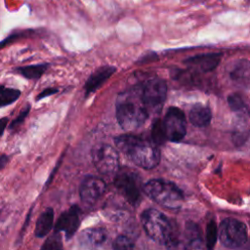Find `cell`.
Here are the masks:
<instances>
[{"mask_svg":"<svg viewBox=\"0 0 250 250\" xmlns=\"http://www.w3.org/2000/svg\"><path fill=\"white\" fill-rule=\"evenodd\" d=\"M222 55L220 53L200 54L185 60V63L191 69L207 72L213 70L220 62Z\"/></svg>","mask_w":250,"mask_h":250,"instance_id":"7c38bea8","label":"cell"},{"mask_svg":"<svg viewBox=\"0 0 250 250\" xmlns=\"http://www.w3.org/2000/svg\"><path fill=\"white\" fill-rule=\"evenodd\" d=\"M41 250H62V236L59 232H54L43 243Z\"/></svg>","mask_w":250,"mask_h":250,"instance_id":"603a6c76","label":"cell"},{"mask_svg":"<svg viewBox=\"0 0 250 250\" xmlns=\"http://www.w3.org/2000/svg\"><path fill=\"white\" fill-rule=\"evenodd\" d=\"M48 67L47 63H40V64H32L20 67L18 70L19 72L27 79H38L41 75L46 71Z\"/></svg>","mask_w":250,"mask_h":250,"instance_id":"ffe728a7","label":"cell"},{"mask_svg":"<svg viewBox=\"0 0 250 250\" xmlns=\"http://www.w3.org/2000/svg\"><path fill=\"white\" fill-rule=\"evenodd\" d=\"M230 108L237 113V116H248V107L243 99L239 94H232L228 98Z\"/></svg>","mask_w":250,"mask_h":250,"instance_id":"d6986e66","label":"cell"},{"mask_svg":"<svg viewBox=\"0 0 250 250\" xmlns=\"http://www.w3.org/2000/svg\"><path fill=\"white\" fill-rule=\"evenodd\" d=\"M54 223V211L52 208H47L45 211L41 213L39 216L36 226H35V230L34 233L37 237H44L46 236L49 231L51 230Z\"/></svg>","mask_w":250,"mask_h":250,"instance_id":"e0dca14e","label":"cell"},{"mask_svg":"<svg viewBox=\"0 0 250 250\" xmlns=\"http://www.w3.org/2000/svg\"><path fill=\"white\" fill-rule=\"evenodd\" d=\"M116 68L111 65H105L98 68L86 81L85 83V92L86 95H89L97 91L114 72Z\"/></svg>","mask_w":250,"mask_h":250,"instance_id":"4fadbf2b","label":"cell"},{"mask_svg":"<svg viewBox=\"0 0 250 250\" xmlns=\"http://www.w3.org/2000/svg\"><path fill=\"white\" fill-rule=\"evenodd\" d=\"M117 148L136 165L144 169H152L159 163L160 151L152 141L125 134L114 139Z\"/></svg>","mask_w":250,"mask_h":250,"instance_id":"7a4b0ae2","label":"cell"},{"mask_svg":"<svg viewBox=\"0 0 250 250\" xmlns=\"http://www.w3.org/2000/svg\"><path fill=\"white\" fill-rule=\"evenodd\" d=\"M141 222L146 234L153 241L164 244L168 248L176 247L178 239L174 228L163 213L154 208L146 209L141 215Z\"/></svg>","mask_w":250,"mask_h":250,"instance_id":"3957f363","label":"cell"},{"mask_svg":"<svg viewBox=\"0 0 250 250\" xmlns=\"http://www.w3.org/2000/svg\"><path fill=\"white\" fill-rule=\"evenodd\" d=\"M137 87L148 112L159 111L163 105L167 93L165 81L159 77H151L146 79Z\"/></svg>","mask_w":250,"mask_h":250,"instance_id":"5b68a950","label":"cell"},{"mask_svg":"<svg viewBox=\"0 0 250 250\" xmlns=\"http://www.w3.org/2000/svg\"><path fill=\"white\" fill-rule=\"evenodd\" d=\"M114 185L125 199L132 205H137L141 200V178L136 171L128 168L118 170L115 174Z\"/></svg>","mask_w":250,"mask_h":250,"instance_id":"52a82bcc","label":"cell"},{"mask_svg":"<svg viewBox=\"0 0 250 250\" xmlns=\"http://www.w3.org/2000/svg\"><path fill=\"white\" fill-rule=\"evenodd\" d=\"M151 137H152V143L156 146L162 145L166 142V138L164 135V131H163L160 119L155 120V122L153 123L152 130H151Z\"/></svg>","mask_w":250,"mask_h":250,"instance_id":"cb8c5ba5","label":"cell"},{"mask_svg":"<svg viewBox=\"0 0 250 250\" xmlns=\"http://www.w3.org/2000/svg\"><path fill=\"white\" fill-rule=\"evenodd\" d=\"M7 123H8V118H2V119H0V136H1L2 133L4 132V129H5L6 125H7Z\"/></svg>","mask_w":250,"mask_h":250,"instance_id":"83f0119b","label":"cell"},{"mask_svg":"<svg viewBox=\"0 0 250 250\" xmlns=\"http://www.w3.org/2000/svg\"><path fill=\"white\" fill-rule=\"evenodd\" d=\"M92 161L96 169L104 176H114L119 170V156L115 148L101 144L92 149Z\"/></svg>","mask_w":250,"mask_h":250,"instance_id":"ba28073f","label":"cell"},{"mask_svg":"<svg viewBox=\"0 0 250 250\" xmlns=\"http://www.w3.org/2000/svg\"><path fill=\"white\" fill-rule=\"evenodd\" d=\"M218 237V228L214 221H210L206 228V248L213 250Z\"/></svg>","mask_w":250,"mask_h":250,"instance_id":"7402d4cb","label":"cell"},{"mask_svg":"<svg viewBox=\"0 0 250 250\" xmlns=\"http://www.w3.org/2000/svg\"><path fill=\"white\" fill-rule=\"evenodd\" d=\"M29 112V105L25 108H23V110H21V114H19V116L12 122V125H11V128H14L16 126H19L25 118V116L27 115V113Z\"/></svg>","mask_w":250,"mask_h":250,"instance_id":"484cf974","label":"cell"},{"mask_svg":"<svg viewBox=\"0 0 250 250\" xmlns=\"http://www.w3.org/2000/svg\"><path fill=\"white\" fill-rule=\"evenodd\" d=\"M113 250H133V242L126 235H118L113 241Z\"/></svg>","mask_w":250,"mask_h":250,"instance_id":"d4e9b609","label":"cell"},{"mask_svg":"<svg viewBox=\"0 0 250 250\" xmlns=\"http://www.w3.org/2000/svg\"><path fill=\"white\" fill-rule=\"evenodd\" d=\"M161 124L166 141L177 143L186 136L187 119L185 113L178 107H169Z\"/></svg>","mask_w":250,"mask_h":250,"instance_id":"9c48e42d","label":"cell"},{"mask_svg":"<svg viewBox=\"0 0 250 250\" xmlns=\"http://www.w3.org/2000/svg\"><path fill=\"white\" fill-rule=\"evenodd\" d=\"M80 225V210L76 205L65 210L58 219L55 231L63 232L66 238H70L77 230Z\"/></svg>","mask_w":250,"mask_h":250,"instance_id":"8fae6325","label":"cell"},{"mask_svg":"<svg viewBox=\"0 0 250 250\" xmlns=\"http://www.w3.org/2000/svg\"><path fill=\"white\" fill-rule=\"evenodd\" d=\"M106 231L102 228H91L84 229L79 235V243L91 248L103 244L106 239Z\"/></svg>","mask_w":250,"mask_h":250,"instance_id":"9a60e30c","label":"cell"},{"mask_svg":"<svg viewBox=\"0 0 250 250\" xmlns=\"http://www.w3.org/2000/svg\"><path fill=\"white\" fill-rule=\"evenodd\" d=\"M7 161H8L7 156L3 155V156H1V157H0V169H2V168L5 166V164H6V162H7Z\"/></svg>","mask_w":250,"mask_h":250,"instance_id":"f1b7e54d","label":"cell"},{"mask_svg":"<svg viewBox=\"0 0 250 250\" xmlns=\"http://www.w3.org/2000/svg\"><path fill=\"white\" fill-rule=\"evenodd\" d=\"M218 235L221 243L231 249L242 247L248 238L245 224L233 218H227L221 222Z\"/></svg>","mask_w":250,"mask_h":250,"instance_id":"8992f818","label":"cell"},{"mask_svg":"<svg viewBox=\"0 0 250 250\" xmlns=\"http://www.w3.org/2000/svg\"><path fill=\"white\" fill-rule=\"evenodd\" d=\"M149 112L138 87L121 93L116 100V119L124 131L132 132L143 126Z\"/></svg>","mask_w":250,"mask_h":250,"instance_id":"6da1fadb","label":"cell"},{"mask_svg":"<svg viewBox=\"0 0 250 250\" xmlns=\"http://www.w3.org/2000/svg\"><path fill=\"white\" fill-rule=\"evenodd\" d=\"M228 72L230 79L241 86L247 87L249 84V62L247 60H238L232 62L228 66Z\"/></svg>","mask_w":250,"mask_h":250,"instance_id":"5bb4252c","label":"cell"},{"mask_svg":"<svg viewBox=\"0 0 250 250\" xmlns=\"http://www.w3.org/2000/svg\"><path fill=\"white\" fill-rule=\"evenodd\" d=\"M188 118L193 126L202 128L209 125L212 118V113L208 106L201 104H196L191 107Z\"/></svg>","mask_w":250,"mask_h":250,"instance_id":"2e32d148","label":"cell"},{"mask_svg":"<svg viewBox=\"0 0 250 250\" xmlns=\"http://www.w3.org/2000/svg\"><path fill=\"white\" fill-rule=\"evenodd\" d=\"M57 89H55V88H48V89H45L43 92H41L40 94H39V96L37 97V100H39V99H42V98H45V97H47V96H50V95H52V94H55V93H57Z\"/></svg>","mask_w":250,"mask_h":250,"instance_id":"4316f807","label":"cell"},{"mask_svg":"<svg viewBox=\"0 0 250 250\" xmlns=\"http://www.w3.org/2000/svg\"><path fill=\"white\" fill-rule=\"evenodd\" d=\"M21 92L14 88L0 86V107L11 104L19 99Z\"/></svg>","mask_w":250,"mask_h":250,"instance_id":"44dd1931","label":"cell"},{"mask_svg":"<svg viewBox=\"0 0 250 250\" xmlns=\"http://www.w3.org/2000/svg\"><path fill=\"white\" fill-rule=\"evenodd\" d=\"M143 190L156 203L168 209H179L184 202L181 189L166 180L152 179L144 185Z\"/></svg>","mask_w":250,"mask_h":250,"instance_id":"277c9868","label":"cell"},{"mask_svg":"<svg viewBox=\"0 0 250 250\" xmlns=\"http://www.w3.org/2000/svg\"><path fill=\"white\" fill-rule=\"evenodd\" d=\"M106 185L104 180L95 176L86 177L79 188L80 198L87 205H94L104 193Z\"/></svg>","mask_w":250,"mask_h":250,"instance_id":"30bf717a","label":"cell"},{"mask_svg":"<svg viewBox=\"0 0 250 250\" xmlns=\"http://www.w3.org/2000/svg\"><path fill=\"white\" fill-rule=\"evenodd\" d=\"M186 239L188 246L192 250H196L201 244V234L198 226L192 222H188L186 225Z\"/></svg>","mask_w":250,"mask_h":250,"instance_id":"ac0fdd59","label":"cell"}]
</instances>
